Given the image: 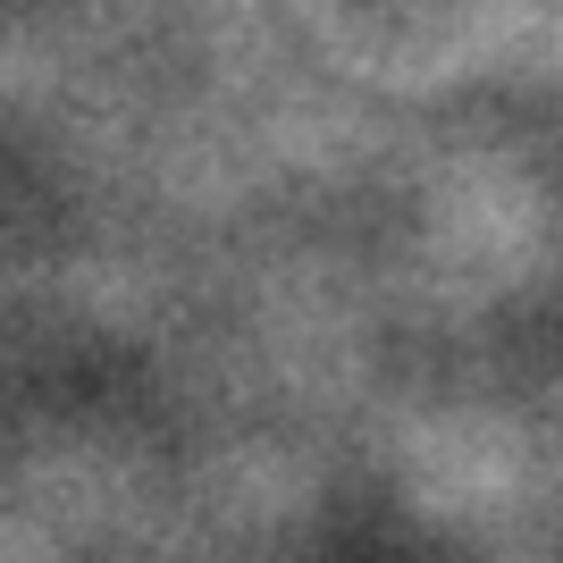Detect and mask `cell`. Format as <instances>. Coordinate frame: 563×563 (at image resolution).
I'll return each mask as SVG.
<instances>
[]
</instances>
